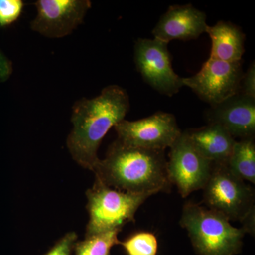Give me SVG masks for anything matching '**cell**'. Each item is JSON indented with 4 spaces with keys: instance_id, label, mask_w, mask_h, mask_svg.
Instances as JSON below:
<instances>
[{
    "instance_id": "7",
    "label": "cell",
    "mask_w": 255,
    "mask_h": 255,
    "mask_svg": "<svg viewBox=\"0 0 255 255\" xmlns=\"http://www.w3.org/2000/svg\"><path fill=\"white\" fill-rule=\"evenodd\" d=\"M243 74L241 62L228 63L209 58L199 73L182 78V82L213 107L241 92Z\"/></svg>"
},
{
    "instance_id": "13",
    "label": "cell",
    "mask_w": 255,
    "mask_h": 255,
    "mask_svg": "<svg viewBox=\"0 0 255 255\" xmlns=\"http://www.w3.org/2000/svg\"><path fill=\"white\" fill-rule=\"evenodd\" d=\"M186 132L196 150L210 162L227 163L236 140L221 126L209 124Z\"/></svg>"
},
{
    "instance_id": "18",
    "label": "cell",
    "mask_w": 255,
    "mask_h": 255,
    "mask_svg": "<svg viewBox=\"0 0 255 255\" xmlns=\"http://www.w3.org/2000/svg\"><path fill=\"white\" fill-rule=\"evenodd\" d=\"M23 8L21 0H0V27L9 26L16 21Z\"/></svg>"
},
{
    "instance_id": "11",
    "label": "cell",
    "mask_w": 255,
    "mask_h": 255,
    "mask_svg": "<svg viewBox=\"0 0 255 255\" xmlns=\"http://www.w3.org/2000/svg\"><path fill=\"white\" fill-rule=\"evenodd\" d=\"M206 14L191 4L174 5L159 18L152 30L154 38L168 44L173 40H195L206 33Z\"/></svg>"
},
{
    "instance_id": "6",
    "label": "cell",
    "mask_w": 255,
    "mask_h": 255,
    "mask_svg": "<svg viewBox=\"0 0 255 255\" xmlns=\"http://www.w3.org/2000/svg\"><path fill=\"white\" fill-rule=\"evenodd\" d=\"M167 45L156 38H138L134 46V62L146 83L161 95L172 97L184 85L172 68Z\"/></svg>"
},
{
    "instance_id": "2",
    "label": "cell",
    "mask_w": 255,
    "mask_h": 255,
    "mask_svg": "<svg viewBox=\"0 0 255 255\" xmlns=\"http://www.w3.org/2000/svg\"><path fill=\"white\" fill-rule=\"evenodd\" d=\"M96 180L127 192L148 194L171 190L164 150H148L114 141L92 171Z\"/></svg>"
},
{
    "instance_id": "8",
    "label": "cell",
    "mask_w": 255,
    "mask_h": 255,
    "mask_svg": "<svg viewBox=\"0 0 255 255\" xmlns=\"http://www.w3.org/2000/svg\"><path fill=\"white\" fill-rule=\"evenodd\" d=\"M169 156V178L183 198L204 189L211 176L213 163L196 150L186 131L171 146Z\"/></svg>"
},
{
    "instance_id": "4",
    "label": "cell",
    "mask_w": 255,
    "mask_h": 255,
    "mask_svg": "<svg viewBox=\"0 0 255 255\" xmlns=\"http://www.w3.org/2000/svg\"><path fill=\"white\" fill-rule=\"evenodd\" d=\"M86 196L89 221L85 236H89L122 231L127 223L135 221L137 210L152 195L118 190L95 179Z\"/></svg>"
},
{
    "instance_id": "10",
    "label": "cell",
    "mask_w": 255,
    "mask_h": 255,
    "mask_svg": "<svg viewBox=\"0 0 255 255\" xmlns=\"http://www.w3.org/2000/svg\"><path fill=\"white\" fill-rule=\"evenodd\" d=\"M36 18L31 21L33 31L48 38H63L81 24L91 8L90 0H38Z\"/></svg>"
},
{
    "instance_id": "14",
    "label": "cell",
    "mask_w": 255,
    "mask_h": 255,
    "mask_svg": "<svg viewBox=\"0 0 255 255\" xmlns=\"http://www.w3.org/2000/svg\"><path fill=\"white\" fill-rule=\"evenodd\" d=\"M206 33L211 41L210 58L228 63L241 62L246 35L241 28L230 21H220L214 26L208 25Z\"/></svg>"
},
{
    "instance_id": "3",
    "label": "cell",
    "mask_w": 255,
    "mask_h": 255,
    "mask_svg": "<svg viewBox=\"0 0 255 255\" xmlns=\"http://www.w3.org/2000/svg\"><path fill=\"white\" fill-rule=\"evenodd\" d=\"M181 226L187 230L199 255H236L241 251L245 232L221 213L194 203L184 206Z\"/></svg>"
},
{
    "instance_id": "12",
    "label": "cell",
    "mask_w": 255,
    "mask_h": 255,
    "mask_svg": "<svg viewBox=\"0 0 255 255\" xmlns=\"http://www.w3.org/2000/svg\"><path fill=\"white\" fill-rule=\"evenodd\" d=\"M207 117L209 124L221 126L235 139L254 138L255 100L241 92L211 107Z\"/></svg>"
},
{
    "instance_id": "15",
    "label": "cell",
    "mask_w": 255,
    "mask_h": 255,
    "mask_svg": "<svg viewBox=\"0 0 255 255\" xmlns=\"http://www.w3.org/2000/svg\"><path fill=\"white\" fill-rule=\"evenodd\" d=\"M228 168L241 178L255 184V144L254 138L236 140L232 152L228 159Z\"/></svg>"
},
{
    "instance_id": "20",
    "label": "cell",
    "mask_w": 255,
    "mask_h": 255,
    "mask_svg": "<svg viewBox=\"0 0 255 255\" xmlns=\"http://www.w3.org/2000/svg\"><path fill=\"white\" fill-rule=\"evenodd\" d=\"M241 92L255 100V65L251 64L248 71L243 74L241 80Z\"/></svg>"
},
{
    "instance_id": "1",
    "label": "cell",
    "mask_w": 255,
    "mask_h": 255,
    "mask_svg": "<svg viewBox=\"0 0 255 255\" xmlns=\"http://www.w3.org/2000/svg\"><path fill=\"white\" fill-rule=\"evenodd\" d=\"M130 102L127 92L118 85L104 88L93 99H82L74 105L73 130L67 146L75 162L83 168L93 171L100 160L97 151L109 130L124 120Z\"/></svg>"
},
{
    "instance_id": "5",
    "label": "cell",
    "mask_w": 255,
    "mask_h": 255,
    "mask_svg": "<svg viewBox=\"0 0 255 255\" xmlns=\"http://www.w3.org/2000/svg\"><path fill=\"white\" fill-rule=\"evenodd\" d=\"M203 191L206 207L221 213L230 221L242 223L255 211L254 189L233 174L226 164L213 163Z\"/></svg>"
},
{
    "instance_id": "9",
    "label": "cell",
    "mask_w": 255,
    "mask_h": 255,
    "mask_svg": "<svg viewBox=\"0 0 255 255\" xmlns=\"http://www.w3.org/2000/svg\"><path fill=\"white\" fill-rule=\"evenodd\" d=\"M114 128L119 141L148 150L170 148L182 132L173 114L162 112L132 122L124 119Z\"/></svg>"
},
{
    "instance_id": "19",
    "label": "cell",
    "mask_w": 255,
    "mask_h": 255,
    "mask_svg": "<svg viewBox=\"0 0 255 255\" xmlns=\"http://www.w3.org/2000/svg\"><path fill=\"white\" fill-rule=\"evenodd\" d=\"M78 238L76 233H66L44 255H73Z\"/></svg>"
},
{
    "instance_id": "16",
    "label": "cell",
    "mask_w": 255,
    "mask_h": 255,
    "mask_svg": "<svg viewBox=\"0 0 255 255\" xmlns=\"http://www.w3.org/2000/svg\"><path fill=\"white\" fill-rule=\"evenodd\" d=\"M120 231L114 230L85 236L83 241L77 242L74 253L75 255H111L112 248L120 242L118 239Z\"/></svg>"
},
{
    "instance_id": "17",
    "label": "cell",
    "mask_w": 255,
    "mask_h": 255,
    "mask_svg": "<svg viewBox=\"0 0 255 255\" xmlns=\"http://www.w3.org/2000/svg\"><path fill=\"white\" fill-rule=\"evenodd\" d=\"M127 255H157V238L148 232H140L132 235L127 240L119 242Z\"/></svg>"
},
{
    "instance_id": "21",
    "label": "cell",
    "mask_w": 255,
    "mask_h": 255,
    "mask_svg": "<svg viewBox=\"0 0 255 255\" xmlns=\"http://www.w3.org/2000/svg\"><path fill=\"white\" fill-rule=\"evenodd\" d=\"M12 70L11 62L0 50V82L7 80L12 73Z\"/></svg>"
}]
</instances>
